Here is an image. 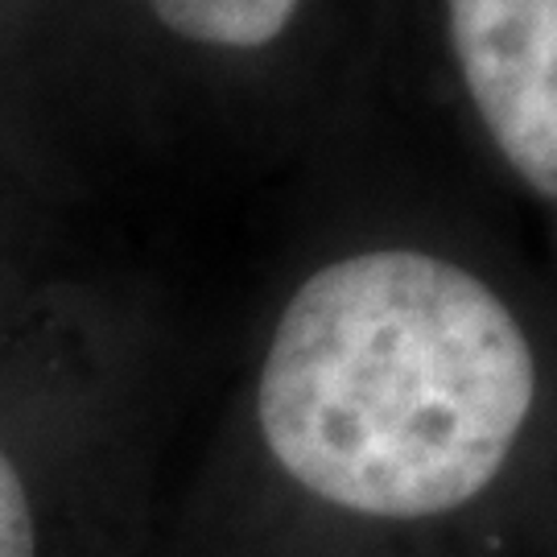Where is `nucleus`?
<instances>
[{"label":"nucleus","mask_w":557,"mask_h":557,"mask_svg":"<svg viewBox=\"0 0 557 557\" xmlns=\"http://www.w3.org/2000/svg\"><path fill=\"white\" fill-rule=\"evenodd\" d=\"M384 557H492L458 545H425V541H384Z\"/></svg>","instance_id":"nucleus-5"},{"label":"nucleus","mask_w":557,"mask_h":557,"mask_svg":"<svg viewBox=\"0 0 557 557\" xmlns=\"http://www.w3.org/2000/svg\"><path fill=\"white\" fill-rule=\"evenodd\" d=\"M0 557H38L34 499L4 446H0Z\"/></svg>","instance_id":"nucleus-4"},{"label":"nucleus","mask_w":557,"mask_h":557,"mask_svg":"<svg viewBox=\"0 0 557 557\" xmlns=\"http://www.w3.org/2000/svg\"><path fill=\"white\" fill-rule=\"evenodd\" d=\"M158 21L186 41L215 50H260L298 17L301 0H149Z\"/></svg>","instance_id":"nucleus-3"},{"label":"nucleus","mask_w":557,"mask_h":557,"mask_svg":"<svg viewBox=\"0 0 557 557\" xmlns=\"http://www.w3.org/2000/svg\"><path fill=\"white\" fill-rule=\"evenodd\" d=\"M446 34L483 137L557 215V0H446Z\"/></svg>","instance_id":"nucleus-2"},{"label":"nucleus","mask_w":557,"mask_h":557,"mask_svg":"<svg viewBox=\"0 0 557 557\" xmlns=\"http://www.w3.org/2000/svg\"><path fill=\"white\" fill-rule=\"evenodd\" d=\"M252 434L289 496L356 533L557 557V351L471 257L372 244L301 277Z\"/></svg>","instance_id":"nucleus-1"}]
</instances>
